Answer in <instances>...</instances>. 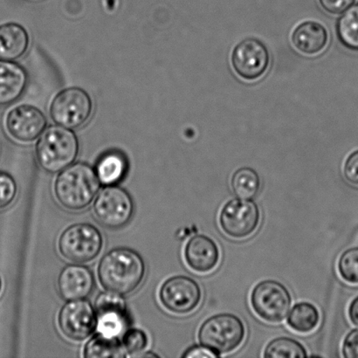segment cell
<instances>
[{
  "mask_svg": "<svg viewBox=\"0 0 358 358\" xmlns=\"http://www.w3.org/2000/svg\"><path fill=\"white\" fill-rule=\"evenodd\" d=\"M343 174L350 184L358 185V150L350 154L346 159Z\"/></svg>",
  "mask_w": 358,
  "mask_h": 358,
  "instance_id": "obj_30",
  "label": "cell"
},
{
  "mask_svg": "<svg viewBox=\"0 0 358 358\" xmlns=\"http://www.w3.org/2000/svg\"><path fill=\"white\" fill-rule=\"evenodd\" d=\"M16 194L17 185L14 178L6 171H0V210L10 206Z\"/></svg>",
  "mask_w": 358,
  "mask_h": 358,
  "instance_id": "obj_27",
  "label": "cell"
},
{
  "mask_svg": "<svg viewBox=\"0 0 358 358\" xmlns=\"http://www.w3.org/2000/svg\"><path fill=\"white\" fill-rule=\"evenodd\" d=\"M100 231L90 224H76L66 228L59 240L63 257L73 262H89L96 259L103 248Z\"/></svg>",
  "mask_w": 358,
  "mask_h": 358,
  "instance_id": "obj_6",
  "label": "cell"
},
{
  "mask_svg": "<svg viewBox=\"0 0 358 358\" xmlns=\"http://www.w3.org/2000/svg\"><path fill=\"white\" fill-rule=\"evenodd\" d=\"M185 259L193 271L206 273L216 268L220 252L216 242L206 235L192 237L185 248Z\"/></svg>",
  "mask_w": 358,
  "mask_h": 358,
  "instance_id": "obj_14",
  "label": "cell"
},
{
  "mask_svg": "<svg viewBox=\"0 0 358 358\" xmlns=\"http://www.w3.org/2000/svg\"><path fill=\"white\" fill-rule=\"evenodd\" d=\"M291 41L301 54L315 55L328 45L329 34L324 24L317 21H304L294 28Z\"/></svg>",
  "mask_w": 358,
  "mask_h": 358,
  "instance_id": "obj_17",
  "label": "cell"
},
{
  "mask_svg": "<svg viewBox=\"0 0 358 358\" xmlns=\"http://www.w3.org/2000/svg\"><path fill=\"white\" fill-rule=\"evenodd\" d=\"M93 210L97 220L103 227L117 229L131 220L134 213V203L125 189L111 185L98 194Z\"/></svg>",
  "mask_w": 358,
  "mask_h": 358,
  "instance_id": "obj_9",
  "label": "cell"
},
{
  "mask_svg": "<svg viewBox=\"0 0 358 358\" xmlns=\"http://www.w3.org/2000/svg\"><path fill=\"white\" fill-rule=\"evenodd\" d=\"M100 182L96 171L89 164H71L56 178V199L66 209L83 210L93 201L99 191Z\"/></svg>",
  "mask_w": 358,
  "mask_h": 358,
  "instance_id": "obj_2",
  "label": "cell"
},
{
  "mask_svg": "<svg viewBox=\"0 0 358 358\" xmlns=\"http://www.w3.org/2000/svg\"><path fill=\"white\" fill-rule=\"evenodd\" d=\"M252 310L263 321L280 324L289 313L292 297L283 284L273 280L259 282L251 293Z\"/></svg>",
  "mask_w": 358,
  "mask_h": 358,
  "instance_id": "obj_5",
  "label": "cell"
},
{
  "mask_svg": "<svg viewBox=\"0 0 358 358\" xmlns=\"http://www.w3.org/2000/svg\"><path fill=\"white\" fill-rule=\"evenodd\" d=\"M261 185L259 175L250 167L240 168L231 178V191L238 199H254L257 196Z\"/></svg>",
  "mask_w": 358,
  "mask_h": 358,
  "instance_id": "obj_22",
  "label": "cell"
},
{
  "mask_svg": "<svg viewBox=\"0 0 358 358\" xmlns=\"http://www.w3.org/2000/svg\"><path fill=\"white\" fill-rule=\"evenodd\" d=\"M59 326L66 338L75 341L89 338L97 327L96 312L89 301H69L59 314Z\"/></svg>",
  "mask_w": 358,
  "mask_h": 358,
  "instance_id": "obj_12",
  "label": "cell"
},
{
  "mask_svg": "<svg viewBox=\"0 0 358 358\" xmlns=\"http://www.w3.org/2000/svg\"><path fill=\"white\" fill-rule=\"evenodd\" d=\"M29 45V35L17 23L0 26V59L14 61L26 54Z\"/></svg>",
  "mask_w": 358,
  "mask_h": 358,
  "instance_id": "obj_18",
  "label": "cell"
},
{
  "mask_svg": "<svg viewBox=\"0 0 358 358\" xmlns=\"http://www.w3.org/2000/svg\"><path fill=\"white\" fill-rule=\"evenodd\" d=\"M245 328L240 317L233 314H219L206 319L199 329L200 345L217 357L234 352L243 343Z\"/></svg>",
  "mask_w": 358,
  "mask_h": 358,
  "instance_id": "obj_4",
  "label": "cell"
},
{
  "mask_svg": "<svg viewBox=\"0 0 358 358\" xmlns=\"http://www.w3.org/2000/svg\"><path fill=\"white\" fill-rule=\"evenodd\" d=\"M97 329L101 334L118 336L127 327V310H108L96 313Z\"/></svg>",
  "mask_w": 358,
  "mask_h": 358,
  "instance_id": "obj_25",
  "label": "cell"
},
{
  "mask_svg": "<svg viewBox=\"0 0 358 358\" xmlns=\"http://www.w3.org/2000/svg\"><path fill=\"white\" fill-rule=\"evenodd\" d=\"M79 153V141L75 132L62 126H50L41 135L36 156L42 169L59 173L71 166Z\"/></svg>",
  "mask_w": 358,
  "mask_h": 358,
  "instance_id": "obj_3",
  "label": "cell"
},
{
  "mask_svg": "<svg viewBox=\"0 0 358 358\" xmlns=\"http://www.w3.org/2000/svg\"><path fill=\"white\" fill-rule=\"evenodd\" d=\"M261 221V212L251 199H235L228 201L220 210L219 222L228 237L242 240L251 236Z\"/></svg>",
  "mask_w": 358,
  "mask_h": 358,
  "instance_id": "obj_8",
  "label": "cell"
},
{
  "mask_svg": "<svg viewBox=\"0 0 358 358\" xmlns=\"http://www.w3.org/2000/svg\"><path fill=\"white\" fill-rule=\"evenodd\" d=\"M355 1L356 0H319L322 8L333 15L345 13Z\"/></svg>",
  "mask_w": 358,
  "mask_h": 358,
  "instance_id": "obj_29",
  "label": "cell"
},
{
  "mask_svg": "<svg viewBox=\"0 0 358 358\" xmlns=\"http://www.w3.org/2000/svg\"><path fill=\"white\" fill-rule=\"evenodd\" d=\"M336 37L349 50L358 52V3L347 9L336 24Z\"/></svg>",
  "mask_w": 358,
  "mask_h": 358,
  "instance_id": "obj_20",
  "label": "cell"
},
{
  "mask_svg": "<svg viewBox=\"0 0 358 358\" xmlns=\"http://www.w3.org/2000/svg\"><path fill=\"white\" fill-rule=\"evenodd\" d=\"M145 273L141 256L129 248H115L101 259L98 277L104 289L128 294L138 289Z\"/></svg>",
  "mask_w": 358,
  "mask_h": 358,
  "instance_id": "obj_1",
  "label": "cell"
},
{
  "mask_svg": "<svg viewBox=\"0 0 358 358\" xmlns=\"http://www.w3.org/2000/svg\"><path fill=\"white\" fill-rule=\"evenodd\" d=\"M1 289H2V282H1V278H0V292H1Z\"/></svg>",
  "mask_w": 358,
  "mask_h": 358,
  "instance_id": "obj_34",
  "label": "cell"
},
{
  "mask_svg": "<svg viewBox=\"0 0 358 358\" xmlns=\"http://www.w3.org/2000/svg\"><path fill=\"white\" fill-rule=\"evenodd\" d=\"M264 357L273 358H296L307 357L308 353L305 347L300 342L293 338H277L273 339L268 345L266 346Z\"/></svg>",
  "mask_w": 358,
  "mask_h": 358,
  "instance_id": "obj_24",
  "label": "cell"
},
{
  "mask_svg": "<svg viewBox=\"0 0 358 358\" xmlns=\"http://www.w3.org/2000/svg\"><path fill=\"white\" fill-rule=\"evenodd\" d=\"M182 357L187 358H213L217 357V356L215 353H213V352H210V350L205 348V347L201 345H195L186 350V352L182 354Z\"/></svg>",
  "mask_w": 358,
  "mask_h": 358,
  "instance_id": "obj_32",
  "label": "cell"
},
{
  "mask_svg": "<svg viewBox=\"0 0 358 358\" xmlns=\"http://www.w3.org/2000/svg\"><path fill=\"white\" fill-rule=\"evenodd\" d=\"M342 352L346 358H358V329H353L346 336Z\"/></svg>",
  "mask_w": 358,
  "mask_h": 358,
  "instance_id": "obj_31",
  "label": "cell"
},
{
  "mask_svg": "<svg viewBox=\"0 0 358 358\" xmlns=\"http://www.w3.org/2000/svg\"><path fill=\"white\" fill-rule=\"evenodd\" d=\"M28 76L23 66L0 59V106L16 101L26 90Z\"/></svg>",
  "mask_w": 358,
  "mask_h": 358,
  "instance_id": "obj_16",
  "label": "cell"
},
{
  "mask_svg": "<svg viewBox=\"0 0 358 358\" xmlns=\"http://www.w3.org/2000/svg\"><path fill=\"white\" fill-rule=\"evenodd\" d=\"M159 297L167 310L177 315H185L198 308L202 299V290L191 277L178 275L171 277L163 284Z\"/></svg>",
  "mask_w": 358,
  "mask_h": 358,
  "instance_id": "obj_11",
  "label": "cell"
},
{
  "mask_svg": "<svg viewBox=\"0 0 358 358\" xmlns=\"http://www.w3.org/2000/svg\"><path fill=\"white\" fill-rule=\"evenodd\" d=\"M320 321V313L315 305L303 301L296 303L287 315V324L299 333L313 331Z\"/></svg>",
  "mask_w": 358,
  "mask_h": 358,
  "instance_id": "obj_21",
  "label": "cell"
},
{
  "mask_svg": "<svg viewBox=\"0 0 358 358\" xmlns=\"http://www.w3.org/2000/svg\"><path fill=\"white\" fill-rule=\"evenodd\" d=\"M270 61L268 47L257 38H245L235 45L231 55L234 72L248 82L262 78L268 71Z\"/></svg>",
  "mask_w": 358,
  "mask_h": 358,
  "instance_id": "obj_10",
  "label": "cell"
},
{
  "mask_svg": "<svg viewBox=\"0 0 358 358\" xmlns=\"http://www.w3.org/2000/svg\"><path fill=\"white\" fill-rule=\"evenodd\" d=\"M6 127L10 136L17 141L33 142L44 132L47 118L36 107L21 105L13 108L7 115Z\"/></svg>",
  "mask_w": 358,
  "mask_h": 358,
  "instance_id": "obj_13",
  "label": "cell"
},
{
  "mask_svg": "<svg viewBox=\"0 0 358 358\" xmlns=\"http://www.w3.org/2000/svg\"><path fill=\"white\" fill-rule=\"evenodd\" d=\"M148 343L145 333L140 329H131L126 333L124 338V348L131 355L143 352Z\"/></svg>",
  "mask_w": 358,
  "mask_h": 358,
  "instance_id": "obj_28",
  "label": "cell"
},
{
  "mask_svg": "<svg viewBox=\"0 0 358 358\" xmlns=\"http://www.w3.org/2000/svg\"><path fill=\"white\" fill-rule=\"evenodd\" d=\"M84 356L87 358H111L124 357L125 354L117 336L101 333L87 343L84 349Z\"/></svg>",
  "mask_w": 358,
  "mask_h": 358,
  "instance_id": "obj_23",
  "label": "cell"
},
{
  "mask_svg": "<svg viewBox=\"0 0 358 358\" xmlns=\"http://www.w3.org/2000/svg\"><path fill=\"white\" fill-rule=\"evenodd\" d=\"M338 272L345 282L358 284V248L346 250L340 256Z\"/></svg>",
  "mask_w": 358,
  "mask_h": 358,
  "instance_id": "obj_26",
  "label": "cell"
},
{
  "mask_svg": "<svg viewBox=\"0 0 358 358\" xmlns=\"http://www.w3.org/2000/svg\"><path fill=\"white\" fill-rule=\"evenodd\" d=\"M92 272L82 265H69L62 269L58 278V289L63 299L66 301L84 299L94 289Z\"/></svg>",
  "mask_w": 358,
  "mask_h": 358,
  "instance_id": "obj_15",
  "label": "cell"
},
{
  "mask_svg": "<svg viewBox=\"0 0 358 358\" xmlns=\"http://www.w3.org/2000/svg\"><path fill=\"white\" fill-rule=\"evenodd\" d=\"M127 168V160L122 154L110 152L101 157L97 164L96 174L103 184L113 185L124 178Z\"/></svg>",
  "mask_w": 358,
  "mask_h": 358,
  "instance_id": "obj_19",
  "label": "cell"
},
{
  "mask_svg": "<svg viewBox=\"0 0 358 358\" xmlns=\"http://www.w3.org/2000/svg\"><path fill=\"white\" fill-rule=\"evenodd\" d=\"M92 111L93 101L90 94L77 87L62 90L50 106V115L55 124L70 129L85 124Z\"/></svg>",
  "mask_w": 358,
  "mask_h": 358,
  "instance_id": "obj_7",
  "label": "cell"
},
{
  "mask_svg": "<svg viewBox=\"0 0 358 358\" xmlns=\"http://www.w3.org/2000/svg\"><path fill=\"white\" fill-rule=\"evenodd\" d=\"M349 317L352 324L358 326V297L350 305Z\"/></svg>",
  "mask_w": 358,
  "mask_h": 358,
  "instance_id": "obj_33",
  "label": "cell"
}]
</instances>
